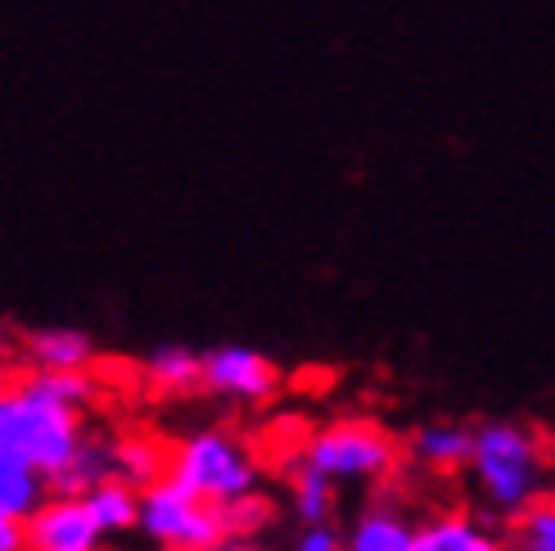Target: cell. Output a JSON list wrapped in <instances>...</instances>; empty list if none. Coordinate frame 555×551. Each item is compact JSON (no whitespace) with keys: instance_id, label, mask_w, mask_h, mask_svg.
<instances>
[{"instance_id":"7","label":"cell","mask_w":555,"mask_h":551,"mask_svg":"<svg viewBox=\"0 0 555 551\" xmlns=\"http://www.w3.org/2000/svg\"><path fill=\"white\" fill-rule=\"evenodd\" d=\"M104 529L77 492H50V502L27 520V551H104Z\"/></svg>"},{"instance_id":"6","label":"cell","mask_w":555,"mask_h":551,"mask_svg":"<svg viewBox=\"0 0 555 551\" xmlns=\"http://www.w3.org/2000/svg\"><path fill=\"white\" fill-rule=\"evenodd\" d=\"M281 389V371L248 344H217L204 353V394L235 407H262Z\"/></svg>"},{"instance_id":"20","label":"cell","mask_w":555,"mask_h":551,"mask_svg":"<svg viewBox=\"0 0 555 551\" xmlns=\"http://www.w3.org/2000/svg\"><path fill=\"white\" fill-rule=\"evenodd\" d=\"M289 551H344V534L335 525H298Z\"/></svg>"},{"instance_id":"19","label":"cell","mask_w":555,"mask_h":551,"mask_svg":"<svg viewBox=\"0 0 555 551\" xmlns=\"http://www.w3.org/2000/svg\"><path fill=\"white\" fill-rule=\"evenodd\" d=\"M511 551H555V498L533 507L529 515H519L515 525H506Z\"/></svg>"},{"instance_id":"8","label":"cell","mask_w":555,"mask_h":551,"mask_svg":"<svg viewBox=\"0 0 555 551\" xmlns=\"http://www.w3.org/2000/svg\"><path fill=\"white\" fill-rule=\"evenodd\" d=\"M415 551H511V534L483 511L438 507L421 520Z\"/></svg>"},{"instance_id":"14","label":"cell","mask_w":555,"mask_h":551,"mask_svg":"<svg viewBox=\"0 0 555 551\" xmlns=\"http://www.w3.org/2000/svg\"><path fill=\"white\" fill-rule=\"evenodd\" d=\"M54 484L37 471L33 461H23L14 452H0V520H18L27 525L46 502H50Z\"/></svg>"},{"instance_id":"17","label":"cell","mask_w":555,"mask_h":551,"mask_svg":"<svg viewBox=\"0 0 555 551\" xmlns=\"http://www.w3.org/2000/svg\"><path fill=\"white\" fill-rule=\"evenodd\" d=\"M87 507L95 515V525L104 529V538H122L141 529V488L131 484H100L87 492Z\"/></svg>"},{"instance_id":"18","label":"cell","mask_w":555,"mask_h":551,"mask_svg":"<svg viewBox=\"0 0 555 551\" xmlns=\"http://www.w3.org/2000/svg\"><path fill=\"white\" fill-rule=\"evenodd\" d=\"M275 520V502L267 492H248V498L221 507V525H227V538H248L258 542V534Z\"/></svg>"},{"instance_id":"23","label":"cell","mask_w":555,"mask_h":551,"mask_svg":"<svg viewBox=\"0 0 555 551\" xmlns=\"http://www.w3.org/2000/svg\"><path fill=\"white\" fill-rule=\"evenodd\" d=\"M551 498H555V488H551Z\"/></svg>"},{"instance_id":"3","label":"cell","mask_w":555,"mask_h":551,"mask_svg":"<svg viewBox=\"0 0 555 551\" xmlns=\"http://www.w3.org/2000/svg\"><path fill=\"white\" fill-rule=\"evenodd\" d=\"M168 479L212 507H231L262 492V461L231 425H194L168 448Z\"/></svg>"},{"instance_id":"12","label":"cell","mask_w":555,"mask_h":551,"mask_svg":"<svg viewBox=\"0 0 555 551\" xmlns=\"http://www.w3.org/2000/svg\"><path fill=\"white\" fill-rule=\"evenodd\" d=\"M100 484H118V425H91L73 461L54 475V492H77V498Z\"/></svg>"},{"instance_id":"11","label":"cell","mask_w":555,"mask_h":551,"mask_svg":"<svg viewBox=\"0 0 555 551\" xmlns=\"http://www.w3.org/2000/svg\"><path fill=\"white\" fill-rule=\"evenodd\" d=\"M95 339L77 325H27L18 335V367L27 371H91Z\"/></svg>"},{"instance_id":"13","label":"cell","mask_w":555,"mask_h":551,"mask_svg":"<svg viewBox=\"0 0 555 551\" xmlns=\"http://www.w3.org/2000/svg\"><path fill=\"white\" fill-rule=\"evenodd\" d=\"M141 380L158 398H190L194 389H204V353H194L190 344H158L141 357Z\"/></svg>"},{"instance_id":"10","label":"cell","mask_w":555,"mask_h":551,"mask_svg":"<svg viewBox=\"0 0 555 551\" xmlns=\"http://www.w3.org/2000/svg\"><path fill=\"white\" fill-rule=\"evenodd\" d=\"M415 534H421V525L411 520V511L388 488H379L375 498L348 520L344 551H415Z\"/></svg>"},{"instance_id":"4","label":"cell","mask_w":555,"mask_h":551,"mask_svg":"<svg viewBox=\"0 0 555 551\" xmlns=\"http://www.w3.org/2000/svg\"><path fill=\"white\" fill-rule=\"evenodd\" d=\"M298 461H308L312 471L330 475L335 484H375L388 488L406 461L402 438L375 417H335L317 430L302 434Z\"/></svg>"},{"instance_id":"1","label":"cell","mask_w":555,"mask_h":551,"mask_svg":"<svg viewBox=\"0 0 555 551\" xmlns=\"http://www.w3.org/2000/svg\"><path fill=\"white\" fill-rule=\"evenodd\" d=\"M100 402L91 371H10L0 389V452L33 461L54 484L87 438V411Z\"/></svg>"},{"instance_id":"15","label":"cell","mask_w":555,"mask_h":551,"mask_svg":"<svg viewBox=\"0 0 555 551\" xmlns=\"http://www.w3.org/2000/svg\"><path fill=\"white\" fill-rule=\"evenodd\" d=\"M289 511L298 525H330L339 511V484L312 471L308 461H294L289 465Z\"/></svg>"},{"instance_id":"5","label":"cell","mask_w":555,"mask_h":551,"mask_svg":"<svg viewBox=\"0 0 555 551\" xmlns=\"http://www.w3.org/2000/svg\"><path fill=\"white\" fill-rule=\"evenodd\" d=\"M141 534L154 551H208L227 538L221 507L194 498L190 488L158 479L141 492Z\"/></svg>"},{"instance_id":"16","label":"cell","mask_w":555,"mask_h":551,"mask_svg":"<svg viewBox=\"0 0 555 551\" xmlns=\"http://www.w3.org/2000/svg\"><path fill=\"white\" fill-rule=\"evenodd\" d=\"M158 479H168V444L145 430H118V484L145 492Z\"/></svg>"},{"instance_id":"22","label":"cell","mask_w":555,"mask_h":551,"mask_svg":"<svg viewBox=\"0 0 555 551\" xmlns=\"http://www.w3.org/2000/svg\"><path fill=\"white\" fill-rule=\"evenodd\" d=\"M208 551H262L258 542H248V538H221L217 547H208Z\"/></svg>"},{"instance_id":"9","label":"cell","mask_w":555,"mask_h":551,"mask_svg":"<svg viewBox=\"0 0 555 551\" xmlns=\"http://www.w3.org/2000/svg\"><path fill=\"white\" fill-rule=\"evenodd\" d=\"M402 452L415 471H425L434 479H452L469 471V457H475V425L461 421H425L402 438Z\"/></svg>"},{"instance_id":"21","label":"cell","mask_w":555,"mask_h":551,"mask_svg":"<svg viewBox=\"0 0 555 551\" xmlns=\"http://www.w3.org/2000/svg\"><path fill=\"white\" fill-rule=\"evenodd\" d=\"M0 551H27V525H18V520H0Z\"/></svg>"},{"instance_id":"2","label":"cell","mask_w":555,"mask_h":551,"mask_svg":"<svg viewBox=\"0 0 555 551\" xmlns=\"http://www.w3.org/2000/svg\"><path fill=\"white\" fill-rule=\"evenodd\" d=\"M469 492L496 525H515L519 515L542 507L555 488V448L529 421L492 417L475 425V457H469Z\"/></svg>"}]
</instances>
